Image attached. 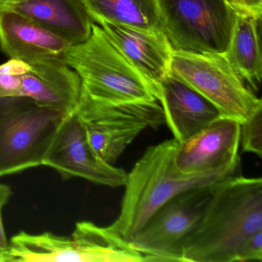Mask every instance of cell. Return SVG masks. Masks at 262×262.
Segmentation results:
<instances>
[{
  "label": "cell",
  "instance_id": "cell-1",
  "mask_svg": "<svg viewBox=\"0 0 262 262\" xmlns=\"http://www.w3.org/2000/svg\"><path fill=\"white\" fill-rule=\"evenodd\" d=\"M260 230L261 178L225 179L214 184L202 219L184 242V261H236L242 242Z\"/></svg>",
  "mask_w": 262,
  "mask_h": 262
},
{
  "label": "cell",
  "instance_id": "cell-2",
  "mask_svg": "<svg viewBox=\"0 0 262 262\" xmlns=\"http://www.w3.org/2000/svg\"><path fill=\"white\" fill-rule=\"evenodd\" d=\"M179 145L174 139L147 148L128 173L120 213L107 227L110 231L130 242L154 213L176 194L242 174L241 162L212 172L180 174L173 165Z\"/></svg>",
  "mask_w": 262,
  "mask_h": 262
},
{
  "label": "cell",
  "instance_id": "cell-3",
  "mask_svg": "<svg viewBox=\"0 0 262 262\" xmlns=\"http://www.w3.org/2000/svg\"><path fill=\"white\" fill-rule=\"evenodd\" d=\"M66 61L93 99L113 104L159 101L152 85L94 24L87 40L70 47Z\"/></svg>",
  "mask_w": 262,
  "mask_h": 262
},
{
  "label": "cell",
  "instance_id": "cell-4",
  "mask_svg": "<svg viewBox=\"0 0 262 262\" xmlns=\"http://www.w3.org/2000/svg\"><path fill=\"white\" fill-rule=\"evenodd\" d=\"M67 116L26 96L0 98V177L42 165Z\"/></svg>",
  "mask_w": 262,
  "mask_h": 262
},
{
  "label": "cell",
  "instance_id": "cell-5",
  "mask_svg": "<svg viewBox=\"0 0 262 262\" xmlns=\"http://www.w3.org/2000/svg\"><path fill=\"white\" fill-rule=\"evenodd\" d=\"M75 113L92 148L110 165L144 130L165 124L163 108L157 101L108 103L93 99L83 89Z\"/></svg>",
  "mask_w": 262,
  "mask_h": 262
},
{
  "label": "cell",
  "instance_id": "cell-6",
  "mask_svg": "<svg viewBox=\"0 0 262 262\" xmlns=\"http://www.w3.org/2000/svg\"><path fill=\"white\" fill-rule=\"evenodd\" d=\"M161 27L174 50L224 54L236 12L227 0H159Z\"/></svg>",
  "mask_w": 262,
  "mask_h": 262
},
{
  "label": "cell",
  "instance_id": "cell-7",
  "mask_svg": "<svg viewBox=\"0 0 262 262\" xmlns=\"http://www.w3.org/2000/svg\"><path fill=\"white\" fill-rule=\"evenodd\" d=\"M170 73L214 104L223 117L240 124L262 108L261 99L223 54L174 50Z\"/></svg>",
  "mask_w": 262,
  "mask_h": 262
},
{
  "label": "cell",
  "instance_id": "cell-8",
  "mask_svg": "<svg viewBox=\"0 0 262 262\" xmlns=\"http://www.w3.org/2000/svg\"><path fill=\"white\" fill-rule=\"evenodd\" d=\"M214 185L179 193L150 217L130 242L145 254L146 261L185 262L184 242L202 219Z\"/></svg>",
  "mask_w": 262,
  "mask_h": 262
},
{
  "label": "cell",
  "instance_id": "cell-9",
  "mask_svg": "<svg viewBox=\"0 0 262 262\" xmlns=\"http://www.w3.org/2000/svg\"><path fill=\"white\" fill-rule=\"evenodd\" d=\"M42 165L53 168L63 180L80 178L111 188L125 186L128 177L125 170L107 163L96 154L75 112L66 117Z\"/></svg>",
  "mask_w": 262,
  "mask_h": 262
},
{
  "label": "cell",
  "instance_id": "cell-10",
  "mask_svg": "<svg viewBox=\"0 0 262 262\" xmlns=\"http://www.w3.org/2000/svg\"><path fill=\"white\" fill-rule=\"evenodd\" d=\"M241 124L222 117L182 142L174 154V169L192 176L212 172L240 162Z\"/></svg>",
  "mask_w": 262,
  "mask_h": 262
},
{
  "label": "cell",
  "instance_id": "cell-11",
  "mask_svg": "<svg viewBox=\"0 0 262 262\" xmlns=\"http://www.w3.org/2000/svg\"><path fill=\"white\" fill-rule=\"evenodd\" d=\"M108 39L148 80L161 97L160 83L170 72L172 46L162 29L141 30L103 23Z\"/></svg>",
  "mask_w": 262,
  "mask_h": 262
},
{
  "label": "cell",
  "instance_id": "cell-12",
  "mask_svg": "<svg viewBox=\"0 0 262 262\" xmlns=\"http://www.w3.org/2000/svg\"><path fill=\"white\" fill-rule=\"evenodd\" d=\"M70 47L63 38L29 18L13 11L0 12V48L10 59L30 65L67 62Z\"/></svg>",
  "mask_w": 262,
  "mask_h": 262
},
{
  "label": "cell",
  "instance_id": "cell-13",
  "mask_svg": "<svg viewBox=\"0 0 262 262\" xmlns=\"http://www.w3.org/2000/svg\"><path fill=\"white\" fill-rule=\"evenodd\" d=\"M160 92L165 124L178 142L190 139L223 117L214 104L170 72L161 82Z\"/></svg>",
  "mask_w": 262,
  "mask_h": 262
},
{
  "label": "cell",
  "instance_id": "cell-14",
  "mask_svg": "<svg viewBox=\"0 0 262 262\" xmlns=\"http://www.w3.org/2000/svg\"><path fill=\"white\" fill-rule=\"evenodd\" d=\"M82 90L80 77L66 62L33 64L22 76L21 96L67 116L76 111Z\"/></svg>",
  "mask_w": 262,
  "mask_h": 262
},
{
  "label": "cell",
  "instance_id": "cell-15",
  "mask_svg": "<svg viewBox=\"0 0 262 262\" xmlns=\"http://www.w3.org/2000/svg\"><path fill=\"white\" fill-rule=\"evenodd\" d=\"M7 11L29 18L71 46L85 42L92 33L93 21L82 0H21Z\"/></svg>",
  "mask_w": 262,
  "mask_h": 262
},
{
  "label": "cell",
  "instance_id": "cell-16",
  "mask_svg": "<svg viewBox=\"0 0 262 262\" xmlns=\"http://www.w3.org/2000/svg\"><path fill=\"white\" fill-rule=\"evenodd\" d=\"M260 21V18L252 15L236 13L229 45L223 54L237 74L254 90L262 76Z\"/></svg>",
  "mask_w": 262,
  "mask_h": 262
},
{
  "label": "cell",
  "instance_id": "cell-17",
  "mask_svg": "<svg viewBox=\"0 0 262 262\" xmlns=\"http://www.w3.org/2000/svg\"><path fill=\"white\" fill-rule=\"evenodd\" d=\"M93 22L141 30L161 27L159 0H82Z\"/></svg>",
  "mask_w": 262,
  "mask_h": 262
},
{
  "label": "cell",
  "instance_id": "cell-18",
  "mask_svg": "<svg viewBox=\"0 0 262 262\" xmlns=\"http://www.w3.org/2000/svg\"><path fill=\"white\" fill-rule=\"evenodd\" d=\"M30 67V64L16 59H10L0 66V98L21 96L22 76Z\"/></svg>",
  "mask_w": 262,
  "mask_h": 262
},
{
  "label": "cell",
  "instance_id": "cell-19",
  "mask_svg": "<svg viewBox=\"0 0 262 262\" xmlns=\"http://www.w3.org/2000/svg\"><path fill=\"white\" fill-rule=\"evenodd\" d=\"M240 145L245 152L262 157V108L241 124Z\"/></svg>",
  "mask_w": 262,
  "mask_h": 262
},
{
  "label": "cell",
  "instance_id": "cell-20",
  "mask_svg": "<svg viewBox=\"0 0 262 262\" xmlns=\"http://www.w3.org/2000/svg\"><path fill=\"white\" fill-rule=\"evenodd\" d=\"M262 260V230L247 237L239 247L236 261Z\"/></svg>",
  "mask_w": 262,
  "mask_h": 262
},
{
  "label": "cell",
  "instance_id": "cell-21",
  "mask_svg": "<svg viewBox=\"0 0 262 262\" xmlns=\"http://www.w3.org/2000/svg\"><path fill=\"white\" fill-rule=\"evenodd\" d=\"M13 194V191L9 185L0 184V262H3V254L8 249L9 242L6 235L3 222V208L8 203Z\"/></svg>",
  "mask_w": 262,
  "mask_h": 262
},
{
  "label": "cell",
  "instance_id": "cell-22",
  "mask_svg": "<svg viewBox=\"0 0 262 262\" xmlns=\"http://www.w3.org/2000/svg\"><path fill=\"white\" fill-rule=\"evenodd\" d=\"M236 13H248L261 18L262 0H227Z\"/></svg>",
  "mask_w": 262,
  "mask_h": 262
},
{
  "label": "cell",
  "instance_id": "cell-23",
  "mask_svg": "<svg viewBox=\"0 0 262 262\" xmlns=\"http://www.w3.org/2000/svg\"><path fill=\"white\" fill-rule=\"evenodd\" d=\"M21 0H0V12L7 11L12 6L17 4Z\"/></svg>",
  "mask_w": 262,
  "mask_h": 262
}]
</instances>
